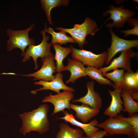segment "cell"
<instances>
[{
	"label": "cell",
	"mask_w": 138,
	"mask_h": 138,
	"mask_svg": "<svg viewBox=\"0 0 138 138\" xmlns=\"http://www.w3.org/2000/svg\"><path fill=\"white\" fill-rule=\"evenodd\" d=\"M70 108L75 112L76 118L82 122L85 123L96 116L100 112V109L94 108L83 104L79 105L70 103Z\"/></svg>",
	"instance_id": "obj_17"
},
{
	"label": "cell",
	"mask_w": 138,
	"mask_h": 138,
	"mask_svg": "<svg viewBox=\"0 0 138 138\" xmlns=\"http://www.w3.org/2000/svg\"><path fill=\"white\" fill-rule=\"evenodd\" d=\"M103 14L104 16L109 14L110 17L107 20L111 19L113 21L112 23L107 24L105 26L110 29L114 27H122L125 23L134 16L135 13L132 10L124 8L123 5L116 7L113 5H110L109 9Z\"/></svg>",
	"instance_id": "obj_7"
},
{
	"label": "cell",
	"mask_w": 138,
	"mask_h": 138,
	"mask_svg": "<svg viewBox=\"0 0 138 138\" xmlns=\"http://www.w3.org/2000/svg\"><path fill=\"white\" fill-rule=\"evenodd\" d=\"M68 0H41V8L44 12L49 24L53 25L51 15L52 9L61 6H67L69 4Z\"/></svg>",
	"instance_id": "obj_21"
},
{
	"label": "cell",
	"mask_w": 138,
	"mask_h": 138,
	"mask_svg": "<svg viewBox=\"0 0 138 138\" xmlns=\"http://www.w3.org/2000/svg\"><path fill=\"white\" fill-rule=\"evenodd\" d=\"M63 75L61 73H57L55 75V77L52 80L46 81L40 80L38 82H36L34 83L36 85H41L42 87L35 90H32L30 92L32 94H37L36 92L44 90H49L54 91L57 94L60 93V90H63L70 91L72 92L75 91V89L72 87L67 86L64 83L63 79Z\"/></svg>",
	"instance_id": "obj_12"
},
{
	"label": "cell",
	"mask_w": 138,
	"mask_h": 138,
	"mask_svg": "<svg viewBox=\"0 0 138 138\" xmlns=\"http://www.w3.org/2000/svg\"><path fill=\"white\" fill-rule=\"evenodd\" d=\"M133 1L134 2L136 3H138V1L137 0H133Z\"/></svg>",
	"instance_id": "obj_31"
},
{
	"label": "cell",
	"mask_w": 138,
	"mask_h": 138,
	"mask_svg": "<svg viewBox=\"0 0 138 138\" xmlns=\"http://www.w3.org/2000/svg\"><path fill=\"white\" fill-rule=\"evenodd\" d=\"M35 26V24H32L24 30L15 31L10 28L7 29L6 33L9 38L7 42V50L9 51L14 49L18 48L22 51L21 56H24L26 48L29 45L35 44L34 39L30 38L28 36L29 31L31 30Z\"/></svg>",
	"instance_id": "obj_3"
},
{
	"label": "cell",
	"mask_w": 138,
	"mask_h": 138,
	"mask_svg": "<svg viewBox=\"0 0 138 138\" xmlns=\"http://www.w3.org/2000/svg\"><path fill=\"white\" fill-rule=\"evenodd\" d=\"M55 51L54 60L56 61V72L61 73L65 66L63 64L64 59L72 52L71 49L69 47H63L57 43L52 44Z\"/></svg>",
	"instance_id": "obj_19"
},
{
	"label": "cell",
	"mask_w": 138,
	"mask_h": 138,
	"mask_svg": "<svg viewBox=\"0 0 138 138\" xmlns=\"http://www.w3.org/2000/svg\"><path fill=\"white\" fill-rule=\"evenodd\" d=\"M121 96L123 100L124 112H127L129 117L138 112V103L131 97L129 90L122 89Z\"/></svg>",
	"instance_id": "obj_20"
},
{
	"label": "cell",
	"mask_w": 138,
	"mask_h": 138,
	"mask_svg": "<svg viewBox=\"0 0 138 138\" xmlns=\"http://www.w3.org/2000/svg\"><path fill=\"white\" fill-rule=\"evenodd\" d=\"M109 32L111 36V43L110 47L107 49V57L105 62L106 65L109 64L113 57L118 52L133 47L137 48L138 47V39H124L117 36L112 29H109Z\"/></svg>",
	"instance_id": "obj_8"
},
{
	"label": "cell",
	"mask_w": 138,
	"mask_h": 138,
	"mask_svg": "<svg viewBox=\"0 0 138 138\" xmlns=\"http://www.w3.org/2000/svg\"><path fill=\"white\" fill-rule=\"evenodd\" d=\"M124 85L123 89L129 90H138V71L134 72L132 70L124 73Z\"/></svg>",
	"instance_id": "obj_24"
},
{
	"label": "cell",
	"mask_w": 138,
	"mask_h": 138,
	"mask_svg": "<svg viewBox=\"0 0 138 138\" xmlns=\"http://www.w3.org/2000/svg\"><path fill=\"white\" fill-rule=\"evenodd\" d=\"M71 91L63 90L62 92L52 95L50 93L42 100L43 102H48L54 106L53 111L52 113L53 116L56 113L62 112L65 109L70 110V101L74 98V94Z\"/></svg>",
	"instance_id": "obj_9"
},
{
	"label": "cell",
	"mask_w": 138,
	"mask_h": 138,
	"mask_svg": "<svg viewBox=\"0 0 138 138\" xmlns=\"http://www.w3.org/2000/svg\"><path fill=\"white\" fill-rule=\"evenodd\" d=\"M46 33L45 29L41 30V33L42 39L41 43L37 45H29L28 48L26 49L22 60V62H24L29 60L30 57H32L35 64V70L37 69L38 67L37 63L38 58L40 57L43 59L49 56L51 52L50 48L52 44L48 42L50 37L46 35Z\"/></svg>",
	"instance_id": "obj_4"
},
{
	"label": "cell",
	"mask_w": 138,
	"mask_h": 138,
	"mask_svg": "<svg viewBox=\"0 0 138 138\" xmlns=\"http://www.w3.org/2000/svg\"><path fill=\"white\" fill-rule=\"evenodd\" d=\"M97 126L104 129L110 135H134L131 126L126 121L116 118L109 117L103 122L99 123Z\"/></svg>",
	"instance_id": "obj_6"
},
{
	"label": "cell",
	"mask_w": 138,
	"mask_h": 138,
	"mask_svg": "<svg viewBox=\"0 0 138 138\" xmlns=\"http://www.w3.org/2000/svg\"><path fill=\"white\" fill-rule=\"evenodd\" d=\"M108 134L104 130H99L96 131L89 137L84 136V138H103Z\"/></svg>",
	"instance_id": "obj_28"
},
{
	"label": "cell",
	"mask_w": 138,
	"mask_h": 138,
	"mask_svg": "<svg viewBox=\"0 0 138 138\" xmlns=\"http://www.w3.org/2000/svg\"><path fill=\"white\" fill-rule=\"evenodd\" d=\"M125 70L116 69L111 72L102 74L103 76L112 80L114 83L115 87H120L122 89L124 85L123 75Z\"/></svg>",
	"instance_id": "obj_25"
},
{
	"label": "cell",
	"mask_w": 138,
	"mask_h": 138,
	"mask_svg": "<svg viewBox=\"0 0 138 138\" xmlns=\"http://www.w3.org/2000/svg\"><path fill=\"white\" fill-rule=\"evenodd\" d=\"M128 137H125L123 138H138V137H136L133 135L128 136Z\"/></svg>",
	"instance_id": "obj_30"
},
{
	"label": "cell",
	"mask_w": 138,
	"mask_h": 138,
	"mask_svg": "<svg viewBox=\"0 0 138 138\" xmlns=\"http://www.w3.org/2000/svg\"><path fill=\"white\" fill-rule=\"evenodd\" d=\"M49 106L43 104L31 111L19 115L22 123L19 131L24 135L31 131H35L40 135L49 130V121L48 116Z\"/></svg>",
	"instance_id": "obj_1"
},
{
	"label": "cell",
	"mask_w": 138,
	"mask_h": 138,
	"mask_svg": "<svg viewBox=\"0 0 138 138\" xmlns=\"http://www.w3.org/2000/svg\"><path fill=\"white\" fill-rule=\"evenodd\" d=\"M54 55L51 52L48 56L43 59L41 61L43 64L41 68L32 73L22 75L34 77L33 80H42L49 82L54 78L55 75L53 74L56 72V65L54 62Z\"/></svg>",
	"instance_id": "obj_10"
},
{
	"label": "cell",
	"mask_w": 138,
	"mask_h": 138,
	"mask_svg": "<svg viewBox=\"0 0 138 138\" xmlns=\"http://www.w3.org/2000/svg\"><path fill=\"white\" fill-rule=\"evenodd\" d=\"M120 32L124 33V37H127L130 35L138 36V25L135 26L133 28L126 30L120 31Z\"/></svg>",
	"instance_id": "obj_27"
},
{
	"label": "cell",
	"mask_w": 138,
	"mask_h": 138,
	"mask_svg": "<svg viewBox=\"0 0 138 138\" xmlns=\"http://www.w3.org/2000/svg\"><path fill=\"white\" fill-rule=\"evenodd\" d=\"M62 112L64 115V116L56 119L63 120L73 125L79 127L84 131L87 137H90L99 130V128L97 126L99 122L96 119L89 123H84L76 120L74 116L72 114L69 113L67 111L64 110Z\"/></svg>",
	"instance_id": "obj_15"
},
{
	"label": "cell",
	"mask_w": 138,
	"mask_h": 138,
	"mask_svg": "<svg viewBox=\"0 0 138 138\" xmlns=\"http://www.w3.org/2000/svg\"><path fill=\"white\" fill-rule=\"evenodd\" d=\"M55 29L70 34L77 43L80 49H82L84 47L86 36L88 34L93 35L98 30L95 21L88 17L85 18L82 23L75 24L72 28L57 27Z\"/></svg>",
	"instance_id": "obj_2"
},
{
	"label": "cell",
	"mask_w": 138,
	"mask_h": 138,
	"mask_svg": "<svg viewBox=\"0 0 138 138\" xmlns=\"http://www.w3.org/2000/svg\"><path fill=\"white\" fill-rule=\"evenodd\" d=\"M70 48L72 51L71 55L73 59L80 61L84 65L99 69L102 67L107 59V52L96 54L89 51L75 48L72 45Z\"/></svg>",
	"instance_id": "obj_5"
},
{
	"label": "cell",
	"mask_w": 138,
	"mask_h": 138,
	"mask_svg": "<svg viewBox=\"0 0 138 138\" xmlns=\"http://www.w3.org/2000/svg\"><path fill=\"white\" fill-rule=\"evenodd\" d=\"M130 95L132 98L136 101L138 100V90H129Z\"/></svg>",
	"instance_id": "obj_29"
},
{
	"label": "cell",
	"mask_w": 138,
	"mask_h": 138,
	"mask_svg": "<svg viewBox=\"0 0 138 138\" xmlns=\"http://www.w3.org/2000/svg\"><path fill=\"white\" fill-rule=\"evenodd\" d=\"M67 60V65L65 66L63 71H69L71 73L70 78L66 81V84L71 82L74 83L79 78L87 76L84 65L80 61L69 58H68Z\"/></svg>",
	"instance_id": "obj_16"
},
{
	"label": "cell",
	"mask_w": 138,
	"mask_h": 138,
	"mask_svg": "<svg viewBox=\"0 0 138 138\" xmlns=\"http://www.w3.org/2000/svg\"><path fill=\"white\" fill-rule=\"evenodd\" d=\"M113 91L108 90L111 96V100L110 105L104 111V114L109 117L116 118L121 111H124L122 105L123 102L121 98V92L122 88L120 87H115Z\"/></svg>",
	"instance_id": "obj_14"
},
{
	"label": "cell",
	"mask_w": 138,
	"mask_h": 138,
	"mask_svg": "<svg viewBox=\"0 0 138 138\" xmlns=\"http://www.w3.org/2000/svg\"><path fill=\"white\" fill-rule=\"evenodd\" d=\"M94 82L91 81L86 84L87 90L86 94L78 99H73V103L80 102L90 107L100 109L102 106V98L100 94L94 89Z\"/></svg>",
	"instance_id": "obj_13"
},
{
	"label": "cell",
	"mask_w": 138,
	"mask_h": 138,
	"mask_svg": "<svg viewBox=\"0 0 138 138\" xmlns=\"http://www.w3.org/2000/svg\"><path fill=\"white\" fill-rule=\"evenodd\" d=\"M136 55L131 49L122 51L120 55L114 59L108 66L99 69L102 74L119 68H122L127 71H131V59Z\"/></svg>",
	"instance_id": "obj_11"
},
{
	"label": "cell",
	"mask_w": 138,
	"mask_h": 138,
	"mask_svg": "<svg viewBox=\"0 0 138 138\" xmlns=\"http://www.w3.org/2000/svg\"><path fill=\"white\" fill-rule=\"evenodd\" d=\"M47 23L45 25V31L51 35L52 37L51 43L52 44L57 43L60 45L66 44L67 43H76V42L72 37L68 36L66 33L64 31H60L59 32H55L51 27L47 28Z\"/></svg>",
	"instance_id": "obj_22"
},
{
	"label": "cell",
	"mask_w": 138,
	"mask_h": 138,
	"mask_svg": "<svg viewBox=\"0 0 138 138\" xmlns=\"http://www.w3.org/2000/svg\"><path fill=\"white\" fill-rule=\"evenodd\" d=\"M85 73L91 79H94L101 85H108L113 86H114L110 80L105 77L99 69L95 67L87 66L85 67Z\"/></svg>",
	"instance_id": "obj_23"
},
{
	"label": "cell",
	"mask_w": 138,
	"mask_h": 138,
	"mask_svg": "<svg viewBox=\"0 0 138 138\" xmlns=\"http://www.w3.org/2000/svg\"><path fill=\"white\" fill-rule=\"evenodd\" d=\"M59 127L56 138H84V132L79 128H72L63 123L60 124Z\"/></svg>",
	"instance_id": "obj_18"
},
{
	"label": "cell",
	"mask_w": 138,
	"mask_h": 138,
	"mask_svg": "<svg viewBox=\"0 0 138 138\" xmlns=\"http://www.w3.org/2000/svg\"><path fill=\"white\" fill-rule=\"evenodd\" d=\"M116 118L127 121L132 126L134 132V136L138 137V114L135 113L128 117H124L118 115Z\"/></svg>",
	"instance_id": "obj_26"
}]
</instances>
